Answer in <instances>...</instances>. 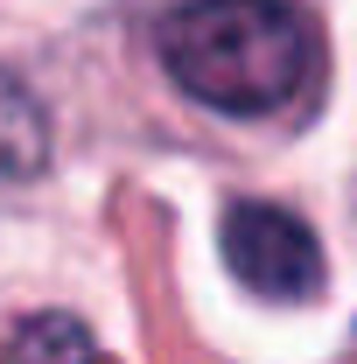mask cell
Returning a JSON list of instances; mask_svg holds the SVG:
<instances>
[{"label":"cell","instance_id":"4","mask_svg":"<svg viewBox=\"0 0 357 364\" xmlns=\"http://www.w3.org/2000/svg\"><path fill=\"white\" fill-rule=\"evenodd\" d=\"M0 364H98V343L78 316H28L7 336Z\"/></svg>","mask_w":357,"mask_h":364},{"label":"cell","instance_id":"1","mask_svg":"<svg viewBox=\"0 0 357 364\" xmlns=\"http://www.w3.org/2000/svg\"><path fill=\"white\" fill-rule=\"evenodd\" d=\"M161 63L196 105L267 119L315 85V21L294 0H182L161 21Z\"/></svg>","mask_w":357,"mask_h":364},{"label":"cell","instance_id":"2","mask_svg":"<svg viewBox=\"0 0 357 364\" xmlns=\"http://www.w3.org/2000/svg\"><path fill=\"white\" fill-rule=\"evenodd\" d=\"M218 245H224V267L267 301H309L322 287V245L280 203H260V196L231 203L218 225Z\"/></svg>","mask_w":357,"mask_h":364},{"label":"cell","instance_id":"3","mask_svg":"<svg viewBox=\"0 0 357 364\" xmlns=\"http://www.w3.org/2000/svg\"><path fill=\"white\" fill-rule=\"evenodd\" d=\"M49 168V119L36 91L14 70H0V189L7 182H36Z\"/></svg>","mask_w":357,"mask_h":364}]
</instances>
